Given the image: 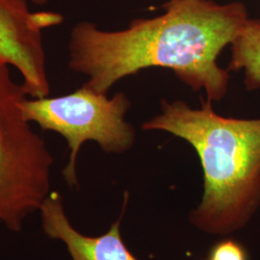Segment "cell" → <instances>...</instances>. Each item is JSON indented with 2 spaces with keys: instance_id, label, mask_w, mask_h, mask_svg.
<instances>
[{
  "instance_id": "cell-1",
  "label": "cell",
  "mask_w": 260,
  "mask_h": 260,
  "mask_svg": "<svg viewBox=\"0 0 260 260\" xmlns=\"http://www.w3.org/2000/svg\"><path fill=\"white\" fill-rule=\"evenodd\" d=\"M166 13L137 19L121 31H103L82 21L71 32L69 67L88 76L84 85L107 94L121 78L149 68H167L194 91L219 102L228 92L230 75L217 60L248 21L242 2L180 0L163 5Z\"/></svg>"
},
{
  "instance_id": "cell-2",
  "label": "cell",
  "mask_w": 260,
  "mask_h": 260,
  "mask_svg": "<svg viewBox=\"0 0 260 260\" xmlns=\"http://www.w3.org/2000/svg\"><path fill=\"white\" fill-rule=\"evenodd\" d=\"M192 109L162 101L161 114L144 130H162L189 143L204 172V194L189 214L202 233L225 236L244 229L260 207V119L225 118L201 99Z\"/></svg>"
},
{
  "instance_id": "cell-3",
  "label": "cell",
  "mask_w": 260,
  "mask_h": 260,
  "mask_svg": "<svg viewBox=\"0 0 260 260\" xmlns=\"http://www.w3.org/2000/svg\"><path fill=\"white\" fill-rule=\"evenodd\" d=\"M27 96L23 84L13 80L10 66L0 61V223L13 232L22 229L51 192L54 160L23 115Z\"/></svg>"
},
{
  "instance_id": "cell-4",
  "label": "cell",
  "mask_w": 260,
  "mask_h": 260,
  "mask_svg": "<svg viewBox=\"0 0 260 260\" xmlns=\"http://www.w3.org/2000/svg\"><path fill=\"white\" fill-rule=\"evenodd\" d=\"M130 102L124 93L111 99L83 85L75 92L57 98L25 99L21 109L28 121L65 138L70 149L63 175L70 186L78 185L76 163L84 143L93 141L106 153H123L135 142L134 127L125 121Z\"/></svg>"
},
{
  "instance_id": "cell-5",
  "label": "cell",
  "mask_w": 260,
  "mask_h": 260,
  "mask_svg": "<svg viewBox=\"0 0 260 260\" xmlns=\"http://www.w3.org/2000/svg\"><path fill=\"white\" fill-rule=\"evenodd\" d=\"M63 20L55 12H32L26 0H0V61L19 71L32 98L49 94L43 34Z\"/></svg>"
},
{
  "instance_id": "cell-6",
  "label": "cell",
  "mask_w": 260,
  "mask_h": 260,
  "mask_svg": "<svg viewBox=\"0 0 260 260\" xmlns=\"http://www.w3.org/2000/svg\"><path fill=\"white\" fill-rule=\"evenodd\" d=\"M43 230L48 237L63 242L73 260H139L121 238V220L112 223L101 236H86L77 232L66 215L62 197L50 192L40 208Z\"/></svg>"
},
{
  "instance_id": "cell-7",
  "label": "cell",
  "mask_w": 260,
  "mask_h": 260,
  "mask_svg": "<svg viewBox=\"0 0 260 260\" xmlns=\"http://www.w3.org/2000/svg\"><path fill=\"white\" fill-rule=\"evenodd\" d=\"M229 70L244 71L247 90L260 89V19H248L233 41Z\"/></svg>"
},
{
  "instance_id": "cell-8",
  "label": "cell",
  "mask_w": 260,
  "mask_h": 260,
  "mask_svg": "<svg viewBox=\"0 0 260 260\" xmlns=\"http://www.w3.org/2000/svg\"><path fill=\"white\" fill-rule=\"evenodd\" d=\"M209 260H248L240 244L231 239L219 242L211 250Z\"/></svg>"
},
{
  "instance_id": "cell-9",
  "label": "cell",
  "mask_w": 260,
  "mask_h": 260,
  "mask_svg": "<svg viewBox=\"0 0 260 260\" xmlns=\"http://www.w3.org/2000/svg\"><path fill=\"white\" fill-rule=\"evenodd\" d=\"M32 1L37 5H45L47 2V0H32Z\"/></svg>"
},
{
  "instance_id": "cell-10",
  "label": "cell",
  "mask_w": 260,
  "mask_h": 260,
  "mask_svg": "<svg viewBox=\"0 0 260 260\" xmlns=\"http://www.w3.org/2000/svg\"><path fill=\"white\" fill-rule=\"evenodd\" d=\"M178 1H180V0H170V1H168V2H171V3H176V2H178Z\"/></svg>"
}]
</instances>
